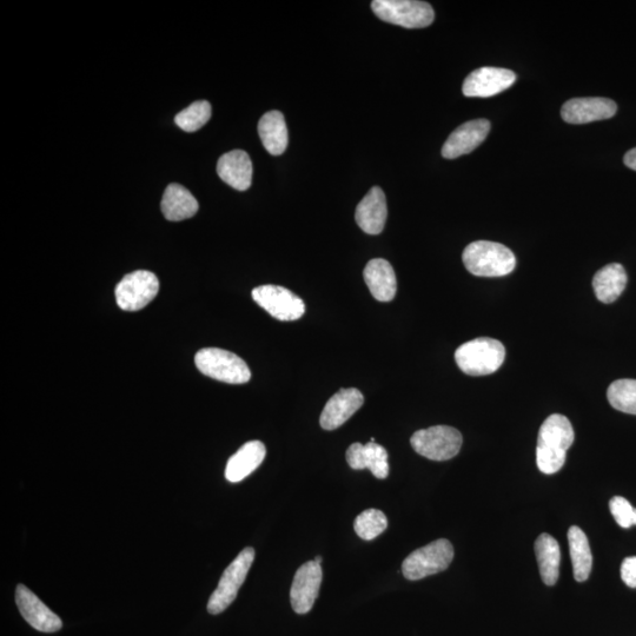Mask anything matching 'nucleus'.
Listing matches in <instances>:
<instances>
[{"instance_id":"30","label":"nucleus","mask_w":636,"mask_h":636,"mask_svg":"<svg viewBox=\"0 0 636 636\" xmlns=\"http://www.w3.org/2000/svg\"><path fill=\"white\" fill-rule=\"evenodd\" d=\"M609 509L614 516L616 523L622 528L636 526V508L621 496H615L609 502Z\"/></svg>"},{"instance_id":"9","label":"nucleus","mask_w":636,"mask_h":636,"mask_svg":"<svg viewBox=\"0 0 636 636\" xmlns=\"http://www.w3.org/2000/svg\"><path fill=\"white\" fill-rule=\"evenodd\" d=\"M159 291V281L148 270H137L118 283L116 302L124 311H138L155 300Z\"/></svg>"},{"instance_id":"18","label":"nucleus","mask_w":636,"mask_h":636,"mask_svg":"<svg viewBox=\"0 0 636 636\" xmlns=\"http://www.w3.org/2000/svg\"><path fill=\"white\" fill-rule=\"evenodd\" d=\"M217 174L231 188L245 191L251 187L253 181V163L247 152L230 151L218 159Z\"/></svg>"},{"instance_id":"5","label":"nucleus","mask_w":636,"mask_h":636,"mask_svg":"<svg viewBox=\"0 0 636 636\" xmlns=\"http://www.w3.org/2000/svg\"><path fill=\"white\" fill-rule=\"evenodd\" d=\"M454 559V547L446 539L436 540L412 554L402 563L404 578L417 581L446 571Z\"/></svg>"},{"instance_id":"13","label":"nucleus","mask_w":636,"mask_h":636,"mask_svg":"<svg viewBox=\"0 0 636 636\" xmlns=\"http://www.w3.org/2000/svg\"><path fill=\"white\" fill-rule=\"evenodd\" d=\"M516 82L512 70L501 68H480L472 72L463 83L466 97L488 98L501 94Z\"/></svg>"},{"instance_id":"6","label":"nucleus","mask_w":636,"mask_h":636,"mask_svg":"<svg viewBox=\"0 0 636 636\" xmlns=\"http://www.w3.org/2000/svg\"><path fill=\"white\" fill-rule=\"evenodd\" d=\"M371 9L383 22L407 29L427 28L435 18L432 5L419 0H375Z\"/></svg>"},{"instance_id":"24","label":"nucleus","mask_w":636,"mask_h":636,"mask_svg":"<svg viewBox=\"0 0 636 636\" xmlns=\"http://www.w3.org/2000/svg\"><path fill=\"white\" fill-rule=\"evenodd\" d=\"M627 273L619 263H612L600 269L593 278L596 297L602 303H613L624 293L627 286Z\"/></svg>"},{"instance_id":"25","label":"nucleus","mask_w":636,"mask_h":636,"mask_svg":"<svg viewBox=\"0 0 636 636\" xmlns=\"http://www.w3.org/2000/svg\"><path fill=\"white\" fill-rule=\"evenodd\" d=\"M536 559H538L542 581L547 586H554L559 580L561 551L558 541L549 534H541L535 542Z\"/></svg>"},{"instance_id":"3","label":"nucleus","mask_w":636,"mask_h":636,"mask_svg":"<svg viewBox=\"0 0 636 636\" xmlns=\"http://www.w3.org/2000/svg\"><path fill=\"white\" fill-rule=\"evenodd\" d=\"M506 359L503 344L489 337L463 343L455 353L457 366L470 376H485L498 371Z\"/></svg>"},{"instance_id":"20","label":"nucleus","mask_w":636,"mask_h":636,"mask_svg":"<svg viewBox=\"0 0 636 636\" xmlns=\"http://www.w3.org/2000/svg\"><path fill=\"white\" fill-rule=\"evenodd\" d=\"M363 276L371 295L377 301L390 302L394 300L397 282L392 264L382 260V258H375L367 264Z\"/></svg>"},{"instance_id":"29","label":"nucleus","mask_w":636,"mask_h":636,"mask_svg":"<svg viewBox=\"0 0 636 636\" xmlns=\"http://www.w3.org/2000/svg\"><path fill=\"white\" fill-rule=\"evenodd\" d=\"M211 118V105L207 101L192 103L187 109L180 112L175 122L182 130L195 132L204 127Z\"/></svg>"},{"instance_id":"19","label":"nucleus","mask_w":636,"mask_h":636,"mask_svg":"<svg viewBox=\"0 0 636 636\" xmlns=\"http://www.w3.org/2000/svg\"><path fill=\"white\" fill-rule=\"evenodd\" d=\"M347 462L355 470L369 469L380 480L387 479L389 475L388 452L376 442L351 445L347 450Z\"/></svg>"},{"instance_id":"10","label":"nucleus","mask_w":636,"mask_h":636,"mask_svg":"<svg viewBox=\"0 0 636 636\" xmlns=\"http://www.w3.org/2000/svg\"><path fill=\"white\" fill-rule=\"evenodd\" d=\"M254 301L277 320H300L306 313V303L289 289L278 286H262L253 290Z\"/></svg>"},{"instance_id":"12","label":"nucleus","mask_w":636,"mask_h":636,"mask_svg":"<svg viewBox=\"0 0 636 636\" xmlns=\"http://www.w3.org/2000/svg\"><path fill=\"white\" fill-rule=\"evenodd\" d=\"M16 602L23 618L38 632L56 633L63 627V621L51 611L28 587L18 585Z\"/></svg>"},{"instance_id":"16","label":"nucleus","mask_w":636,"mask_h":636,"mask_svg":"<svg viewBox=\"0 0 636 636\" xmlns=\"http://www.w3.org/2000/svg\"><path fill=\"white\" fill-rule=\"evenodd\" d=\"M364 403V396L359 389H341L327 402L321 414V427L324 430H335L343 426Z\"/></svg>"},{"instance_id":"23","label":"nucleus","mask_w":636,"mask_h":636,"mask_svg":"<svg viewBox=\"0 0 636 636\" xmlns=\"http://www.w3.org/2000/svg\"><path fill=\"white\" fill-rule=\"evenodd\" d=\"M258 134L270 155L281 156L287 150L288 128L282 112H267L258 123Z\"/></svg>"},{"instance_id":"17","label":"nucleus","mask_w":636,"mask_h":636,"mask_svg":"<svg viewBox=\"0 0 636 636\" xmlns=\"http://www.w3.org/2000/svg\"><path fill=\"white\" fill-rule=\"evenodd\" d=\"M388 216L386 195L379 187L371 188L357 205L355 218L359 227L369 235H379Z\"/></svg>"},{"instance_id":"21","label":"nucleus","mask_w":636,"mask_h":636,"mask_svg":"<svg viewBox=\"0 0 636 636\" xmlns=\"http://www.w3.org/2000/svg\"><path fill=\"white\" fill-rule=\"evenodd\" d=\"M265 455H267V449L261 441L245 443L235 455L230 457L225 468V477L231 483L243 481L262 465Z\"/></svg>"},{"instance_id":"26","label":"nucleus","mask_w":636,"mask_h":636,"mask_svg":"<svg viewBox=\"0 0 636 636\" xmlns=\"http://www.w3.org/2000/svg\"><path fill=\"white\" fill-rule=\"evenodd\" d=\"M568 543L574 578L578 582H585L593 568V555L587 536L582 529L573 526L568 530Z\"/></svg>"},{"instance_id":"15","label":"nucleus","mask_w":636,"mask_h":636,"mask_svg":"<svg viewBox=\"0 0 636 636\" xmlns=\"http://www.w3.org/2000/svg\"><path fill=\"white\" fill-rule=\"evenodd\" d=\"M490 131L487 119H475L462 124L450 135L442 148V156L448 159L470 154L485 141Z\"/></svg>"},{"instance_id":"28","label":"nucleus","mask_w":636,"mask_h":636,"mask_svg":"<svg viewBox=\"0 0 636 636\" xmlns=\"http://www.w3.org/2000/svg\"><path fill=\"white\" fill-rule=\"evenodd\" d=\"M387 527V516L381 510L374 508L364 510L354 522L356 534L366 541L376 539Z\"/></svg>"},{"instance_id":"8","label":"nucleus","mask_w":636,"mask_h":636,"mask_svg":"<svg viewBox=\"0 0 636 636\" xmlns=\"http://www.w3.org/2000/svg\"><path fill=\"white\" fill-rule=\"evenodd\" d=\"M462 435L448 426H435L416 432L410 443L417 454L432 461H447L460 453Z\"/></svg>"},{"instance_id":"4","label":"nucleus","mask_w":636,"mask_h":636,"mask_svg":"<svg viewBox=\"0 0 636 636\" xmlns=\"http://www.w3.org/2000/svg\"><path fill=\"white\" fill-rule=\"evenodd\" d=\"M198 370L211 379L229 384H244L250 381L251 371L240 356L228 350L205 348L195 356Z\"/></svg>"},{"instance_id":"31","label":"nucleus","mask_w":636,"mask_h":636,"mask_svg":"<svg viewBox=\"0 0 636 636\" xmlns=\"http://www.w3.org/2000/svg\"><path fill=\"white\" fill-rule=\"evenodd\" d=\"M621 579L628 587L636 588V556L627 558L622 562Z\"/></svg>"},{"instance_id":"1","label":"nucleus","mask_w":636,"mask_h":636,"mask_svg":"<svg viewBox=\"0 0 636 636\" xmlns=\"http://www.w3.org/2000/svg\"><path fill=\"white\" fill-rule=\"evenodd\" d=\"M575 433L571 421L561 414H553L542 423L536 447V463L540 472L558 473L565 466L567 450L572 447Z\"/></svg>"},{"instance_id":"14","label":"nucleus","mask_w":636,"mask_h":636,"mask_svg":"<svg viewBox=\"0 0 636 636\" xmlns=\"http://www.w3.org/2000/svg\"><path fill=\"white\" fill-rule=\"evenodd\" d=\"M618 106L612 99L601 97L574 98L563 104L561 116L569 124H587L615 116Z\"/></svg>"},{"instance_id":"27","label":"nucleus","mask_w":636,"mask_h":636,"mask_svg":"<svg viewBox=\"0 0 636 636\" xmlns=\"http://www.w3.org/2000/svg\"><path fill=\"white\" fill-rule=\"evenodd\" d=\"M607 397L619 412L636 415V380H618L609 386Z\"/></svg>"},{"instance_id":"2","label":"nucleus","mask_w":636,"mask_h":636,"mask_svg":"<svg viewBox=\"0 0 636 636\" xmlns=\"http://www.w3.org/2000/svg\"><path fill=\"white\" fill-rule=\"evenodd\" d=\"M463 264L470 274L479 277H503L516 267L513 251L505 245L489 241L470 243L463 251Z\"/></svg>"},{"instance_id":"11","label":"nucleus","mask_w":636,"mask_h":636,"mask_svg":"<svg viewBox=\"0 0 636 636\" xmlns=\"http://www.w3.org/2000/svg\"><path fill=\"white\" fill-rule=\"evenodd\" d=\"M323 579L320 563H304L295 574L290 589V601L297 614H307L313 609Z\"/></svg>"},{"instance_id":"33","label":"nucleus","mask_w":636,"mask_h":636,"mask_svg":"<svg viewBox=\"0 0 636 636\" xmlns=\"http://www.w3.org/2000/svg\"><path fill=\"white\" fill-rule=\"evenodd\" d=\"M314 561H315V562H317V563H320V565H321V562H322V558H321V556H316V558L314 559Z\"/></svg>"},{"instance_id":"7","label":"nucleus","mask_w":636,"mask_h":636,"mask_svg":"<svg viewBox=\"0 0 636 636\" xmlns=\"http://www.w3.org/2000/svg\"><path fill=\"white\" fill-rule=\"evenodd\" d=\"M255 560L254 548L248 547L237 555V558L225 569L220 583L208 602V612L217 615L225 611L237 598L238 591Z\"/></svg>"},{"instance_id":"22","label":"nucleus","mask_w":636,"mask_h":636,"mask_svg":"<svg viewBox=\"0 0 636 636\" xmlns=\"http://www.w3.org/2000/svg\"><path fill=\"white\" fill-rule=\"evenodd\" d=\"M162 212L171 222H180L194 217L198 211V202L183 185L172 183L165 190L162 200Z\"/></svg>"},{"instance_id":"32","label":"nucleus","mask_w":636,"mask_h":636,"mask_svg":"<svg viewBox=\"0 0 636 636\" xmlns=\"http://www.w3.org/2000/svg\"><path fill=\"white\" fill-rule=\"evenodd\" d=\"M624 162L627 168L636 171V148L627 152L624 158Z\"/></svg>"}]
</instances>
